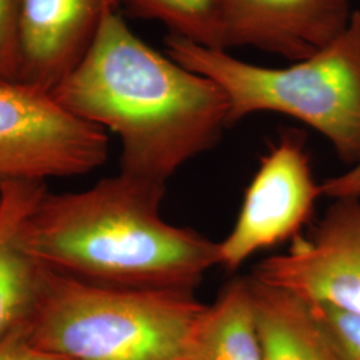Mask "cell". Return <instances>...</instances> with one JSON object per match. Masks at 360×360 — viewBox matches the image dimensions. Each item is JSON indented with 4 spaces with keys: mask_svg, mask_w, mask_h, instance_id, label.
<instances>
[{
    "mask_svg": "<svg viewBox=\"0 0 360 360\" xmlns=\"http://www.w3.org/2000/svg\"><path fill=\"white\" fill-rule=\"evenodd\" d=\"M307 303L339 359L360 360L359 314L338 309L327 303Z\"/></svg>",
    "mask_w": 360,
    "mask_h": 360,
    "instance_id": "cell-14",
    "label": "cell"
},
{
    "mask_svg": "<svg viewBox=\"0 0 360 360\" xmlns=\"http://www.w3.org/2000/svg\"><path fill=\"white\" fill-rule=\"evenodd\" d=\"M119 0H23L16 84L50 94L89 55Z\"/></svg>",
    "mask_w": 360,
    "mask_h": 360,
    "instance_id": "cell-8",
    "label": "cell"
},
{
    "mask_svg": "<svg viewBox=\"0 0 360 360\" xmlns=\"http://www.w3.org/2000/svg\"><path fill=\"white\" fill-rule=\"evenodd\" d=\"M166 187L123 174L79 193H46L16 231L50 270L98 285L195 291L219 243L160 215Z\"/></svg>",
    "mask_w": 360,
    "mask_h": 360,
    "instance_id": "cell-2",
    "label": "cell"
},
{
    "mask_svg": "<svg viewBox=\"0 0 360 360\" xmlns=\"http://www.w3.org/2000/svg\"><path fill=\"white\" fill-rule=\"evenodd\" d=\"M321 195L302 139L285 135L262 159L231 232L219 243V266L236 270L259 251L295 239Z\"/></svg>",
    "mask_w": 360,
    "mask_h": 360,
    "instance_id": "cell-6",
    "label": "cell"
},
{
    "mask_svg": "<svg viewBox=\"0 0 360 360\" xmlns=\"http://www.w3.org/2000/svg\"><path fill=\"white\" fill-rule=\"evenodd\" d=\"M188 360H263L250 278L232 281L207 306Z\"/></svg>",
    "mask_w": 360,
    "mask_h": 360,
    "instance_id": "cell-11",
    "label": "cell"
},
{
    "mask_svg": "<svg viewBox=\"0 0 360 360\" xmlns=\"http://www.w3.org/2000/svg\"><path fill=\"white\" fill-rule=\"evenodd\" d=\"M51 96L70 114L115 132L120 174L163 187L231 126L218 84L146 44L117 11Z\"/></svg>",
    "mask_w": 360,
    "mask_h": 360,
    "instance_id": "cell-1",
    "label": "cell"
},
{
    "mask_svg": "<svg viewBox=\"0 0 360 360\" xmlns=\"http://www.w3.org/2000/svg\"><path fill=\"white\" fill-rule=\"evenodd\" d=\"M46 191L43 181H16L0 188V242L18 231Z\"/></svg>",
    "mask_w": 360,
    "mask_h": 360,
    "instance_id": "cell-15",
    "label": "cell"
},
{
    "mask_svg": "<svg viewBox=\"0 0 360 360\" xmlns=\"http://www.w3.org/2000/svg\"><path fill=\"white\" fill-rule=\"evenodd\" d=\"M107 158L105 129L70 114L50 94L0 83V188L87 175Z\"/></svg>",
    "mask_w": 360,
    "mask_h": 360,
    "instance_id": "cell-5",
    "label": "cell"
},
{
    "mask_svg": "<svg viewBox=\"0 0 360 360\" xmlns=\"http://www.w3.org/2000/svg\"><path fill=\"white\" fill-rule=\"evenodd\" d=\"M168 56L212 79L230 103V124L257 112L294 117L318 131L349 166L360 162V10L346 30L306 59L281 68L169 34Z\"/></svg>",
    "mask_w": 360,
    "mask_h": 360,
    "instance_id": "cell-4",
    "label": "cell"
},
{
    "mask_svg": "<svg viewBox=\"0 0 360 360\" xmlns=\"http://www.w3.org/2000/svg\"><path fill=\"white\" fill-rule=\"evenodd\" d=\"M23 0H0V83H16Z\"/></svg>",
    "mask_w": 360,
    "mask_h": 360,
    "instance_id": "cell-16",
    "label": "cell"
},
{
    "mask_svg": "<svg viewBox=\"0 0 360 360\" xmlns=\"http://www.w3.org/2000/svg\"><path fill=\"white\" fill-rule=\"evenodd\" d=\"M206 309L193 291L98 285L41 264L25 330L68 360H188Z\"/></svg>",
    "mask_w": 360,
    "mask_h": 360,
    "instance_id": "cell-3",
    "label": "cell"
},
{
    "mask_svg": "<svg viewBox=\"0 0 360 360\" xmlns=\"http://www.w3.org/2000/svg\"><path fill=\"white\" fill-rule=\"evenodd\" d=\"M322 193L334 200H360V162L349 168L347 172H343L322 183Z\"/></svg>",
    "mask_w": 360,
    "mask_h": 360,
    "instance_id": "cell-18",
    "label": "cell"
},
{
    "mask_svg": "<svg viewBox=\"0 0 360 360\" xmlns=\"http://www.w3.org/2000/svg\"><path fill=\"white\" fill-rule=\"evenodd\" d=\"M0 360H68L37 347L28 339L25 324L0 340Z\"/></svg>",
    "mask_w": 360,
    "mask_h": 360,
    "instance_id": "cell-17",
    "label": "cell"
},
{
    "mask_svg": "<svg viewBox=\"0 0 360 360\" xmlns=\"http://www.w3.org/2000/svg\"><path fill=\"white\" fill-rule=\"evenodd\" d=\"M223 49L254 47L290 62L324 49L348 26V0H219Z\"/></svg>",
    "mask_w": 360,
    "mask_h": 360,
    "instance_id": "cell-9",
    "label": "cell"
},
{
    "mask_svg": "<svg viewBox=\"0 0 360 360\" xmlns=\"http://www.w3.org/2000/svg\"><path fill=\"white\" fill-rule=\"evenodd\" d=\"M263 360H340L309 303L250 276Z\"/></svg>",
    "mask_w": 360,
    "mask_h": 360,
    "instance_id": "cell-10",
    "label": "cell"
},
{
    "mask_svg": "<svg viewBox=\"0 0 360 360\" xmlns=\"http://www.w3.org/2000/svg\"><path fill=\"white\" fill-rule=\"evenodd\" d=\"M134 16L158 20L169 34L210 49H223L219 0H119Z\"/></svg>",
    "mask_w": 360,
    "mask_h": 360,
    "instance_id": "cell-12",
    "label": "cell"
},
{
    "mask_svg": "<svg viewBox=\"0 0 360 360\" xmlns=\"http://www.w3.org/2000/svg\"><path fill=\"white\" fill-rule=\"evenodd\" d=\"M15 235L0 242V340L28 321L38 296L41 264Z\"/></svg>",
    "mask_w": 360,
    "mask_h": 360,
    "instance_id": "cell-13",
    "label": "cell"
},
{
    "mask_svg": "<svg viewBox=\"0 0 360 360\" xmlns=\"http://www.w3.org/2000/svg\"><path fill=\"white\" fill-rule=\"evenodd\" d=\"M252 278L360 315V200H335L309 236L260 262Z\"/></svg>",
    "mask_w": 360,
    "mask_h": 360,
    "instance_id": "cell-7",
    "label": "cell"
}]
</instances>
